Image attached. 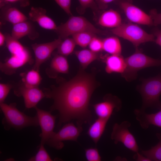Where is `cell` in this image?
Listing matches in <instances>:
<instances>
[{"label": "cell", "instance_id": "obj_14", "mask_svg": "<svg viewBox=\"0 0 161 161\" xmlns=\"http://www.w3.org/2000/svg\"><path fill=\"white\" fill-rule=\"evenodd\" d=\"M120 100L117 97L110 94L106 95L103 101L93 105L98 117L109 119L114 111H119L121 108Z\"/></svg>", "mask_w": 161, "mask_h": 161}, {"label": "cell", "instance_id": "obj_8", "mask_svg": "<svg viewBox=\"0 0 161 161\" xmlns=\"http://www.w3.org/2000/svg\"><path fill=\"white\" fill-rule=\"evenodd\" d=\"M131 125L128 121H124L120 124L114 123L111 138L115 144L121 143L126 148L135 153L138 152L139 148L135 137L129 130Z\"/></svg>", "mask_w": 161, "mask_h": 161}, {"label": "cell", "instance_id": "obj_27", "mask_svg": "<svg viewBox=\"0 0 161 161\" xmlns=\"http://www.w3.org/2000/svg\"><path fill=\"white\" fill-rule=\"evenodd\" d=\"M96 35L92 32L84 31L75 34L72 36L76 45L85 48L88 46L92 39Z\"/></svg>", "mask_w": 161, "mask_h": 161}, {"label": "cell", "instance_id": "obj_16", "mask_svg": "<svg viewBox=\"0 0 161 161\" xmlns=\"http://www.w3.org/2000/svg\"><path fill=\"white\" fill-rule=\"evenodd\" d=\"M137 120L143 129H148L153 125L161 128V108L158 112L148 114L141 109H136L134 112Z\"/></svg>", "mask_w": 161, "mask_h": 161}, {"label": "cell", "instance_id": "obj_30", "mask_svg": "<svg viewBox=\"0 0 161 161\" xmlns=\"http://www.w3.org/2000/svg\"><path fill=\"white\" fill-rule=\"evenodd\" d=\"M79 6L78 7V10L80 13H84L86 9L88 8H91L92 10H97L99 8L95 0H78Z\"/></svg>", "mask_w": 161, "mask_h": 161}, {"label": "cell", "instance_id": "obj_40", "mask_svg": "<svg viewBox=\"0 0 161 161\" xmlns=\"http://www.w3.org/2000/svg\"><path fill=\"white\" fill-rule=\"evenodd\" d=\"M5 35L1 32H0V46H2L5 42Z\"/></svg>", "mask_w": 161, "mask_h": 161}, {"label": "cell", "instance_id": "obj_29", "mask_svg": "<svg viewBox=\"0 0 161 161\" xmlns=\"http://www.w3.org/2000/svg\"><path fill=\"white\" fill-rule=\"evenodd\" d=\"M30 161H52L49 154L45 149L44 145L40 144L37 154L28 160Z\"/></svg>", "mask_w": 161, "mask_h": 161}, {"label": "cell", "instance_id": "obj_28", "mask_svg": "<svg viewBox=\"0 0 161 161\" xmlns=\"http://www.w3.org/2000/svg\"><path fill=\"white\" fill-rule=\"evenodd\" d=\"M64 39L57 49V53L66 56L73 52L76 44L72 37H67Z\"/></svg>", "mask_w": 161, "mask_h": 161}, {"label": "cell", "instance_id": "obj_39", "mask_svg": "<svg viewBox=\"0 0 161 161\" xmlns=\"http://www.w3.org/2000/svg\"><path fill=\"white\" fill-rule=\"evenodd\" d=\"M133 158L137 161H150L148 158L139 152L135 153L133 156Z\"/></svg>", "mask_w": 161, "mask_h": 161}, {"label": "cell", "instance_id": "obj_15", "mask_svg": "<svg viewBox=\"0 0 161 161\" xmlns=\"http://www.w3.org/2000/svg\"><path fill=\"white\" fill-rule=\"evenodd\" d=\"M46 10L40 7H31L28 13L29 19L37 22L42 28L55 31L57 29L55 21L47 15Z\"/></svg>", "mask_w": 161, "mask_h": 161}, {"label": "cell", "instance_id": "obj_3", "mask_svg": "<svg viewBox=\"0 0 161 161\" xmlns=\"http://www.w3.org/2000/svg\"><path fill=\"white\" fill-rule=\"evenodd\" d=\"M125 59L126 67L124 72L121 75L128 81L135 79L138 72L140 70L161 65V60L148 56L137 48L134 53Z\"/></svg>", "mask_w": 161, "mask_h": 161}, {"label": "cell", "instance_id": "obj_24", "mask_svg": "<svg viewBox=\"0 0 161 161\" xmlns=\"http://www.w3.org/2000/svg\"><path fill=\"white\" fill-rule=\"evenodd\" d=\"M21 82L24 85L28 87H37L40 84L42 78L39 71L32 69L20 74Z\"/></svg>", "mask_w": 161, "mask_h": 161}, {"label": "cell", "instance_id": "obj_36", "mask_svg": "<svg viewBox=\"0 0 161 161\" xmlns=\"http://www.w3.org/2000/svg\"><path fill=\"white\" fill-rule=\"evenodd\" d=\"M115 0H96V2L99 9H104L106 8L108 4Z\"/></svg>", "mask_w": 161, "mask_h": 161}, {"label": "cell", "instance_id": "obj_35", "mask_svg": "<svg viewBox=\"0 0 161 161\" xmlns=\"http://www.w3.org/2000/svg\"><path fill=\"white\" fill-rule=\"evenodd\" d=\"M149 15L153 21L154 25L161 24V13H158L156 9H154L150 11Z\"/></svg>", "mask_w": 161, "mask_h": 161}, {"label": "cell", "instance_id": "obj_5", "mask_svg": "<svg viewBox=\"0 0 161 161\" xmlns=\"http://www.w3.org/2000/svg\"><path fill=\"white\" fill-rule=\"evenodd\" d=\"M62 39L81 32H89L102 34L104 32L96 28L85 18L82 16H71L68 20L58 26L55 31Z\"/></svg>", "mask_w": 161, "mask_h": 161}, {"label": "cell", "instance_id": "obj_13", "mask_svg": "<svg viewBox=\"0 0 161 161\" xmlns=\"http://www.w3.org/2000/svg\"><path fill=\"white\" fill-rule=\"evenodd\" d=\"M14 93L17 96L23 97L25 106L27 109L34 108L41 100L46 97L43 90L38 87H27L21 82L14 89Z\"/></svg>", "mask_w": 161, "mask_h": 161}, {"label": "cell", "instance_id": "obj_34", "mask_svg": "<svg viewBox=\"0 0 161 161\" xmlns=\"http://www.w3.org/2000/svg\"><path fill=\"white\" fill-rule=\"evenodd\" d=\"M68 15H72L71 10L72 0H54Z\"/></svg>", "mask_w": 161, "mask_h": 161}, {"label": "cell", "instance_id": "obj_19", "mask_svg": "<svg viewBox=\"0 0 161 161\" xmlns=\"http://www.w3.org/2000/svg\"><path fill=\"white\" fill-rule=\"evenodd\" d=\"M11 35L17 40L25 36L33 40L38 38L39 34L32 24L27 21L13 25Z\"/></svg>", "mask_w": 161, "mask_h": 161}, {"label": "cell", "instance_id": "obj_23", "mask_svg": "<svg viewBox=\"0 0 161 161\" xmlns=\"http://www.w3.org/2000/svg\"><path fill=\"white\" fill-rule=\"evenodd\" d=\"M74 54L80 63L81 68L86 69L94 61L101 58L99 53L95 52L90 49H84L75 51Z\"/></svg>", "mask_w": 161, "mask_h": 161}, {"label": "cell", "instance_id": "obj_4", "mask_svg": "<svg viewBox=\"0 0 161 161\" xmlns=\"http://www.w3.org/2000/svg\"><path fill=\"white\" fill-rule=\"evenodd\" d=\"M143 104L141 109L145 110L148 107L161 108L160 97L161 95V76L143 79L139 87Z\"/></svg>", "mask_w": 161, "mask_h": 161}, {"label": "cell", "instance_id": "obj_37", "mask_svg": "<svg viewBox=\"0 0 161 161\" xmlns=\"http://www.w3.org/2000/svg\"><path fill=\"white\" fill-rule=\"evenodd\" d=\"M153 34L155 37L154 42L161 47V29H155Z\"/></svg>", "mask_w": 161, "mask_h": 161}, {"label": "cell", "instance_id": "obj_17", "mask_svg": "<svg viewBox=\"0 0 161 161\" xmlns=\"http://www.w3.org/2000/svg\"><path fill=\"white\" fill-rule=\"evenodd\" d=\"M66 56L58 54L52 59L49 66L46 69V72L51 78H56L59 74H67L69 66Z\"/></svg>", "mask_w": 161, "mask_h": 161}, {"label": "cell", "instance_id": "obj_38", "mask_svg": "<svg viewBox=\"0 0 161 161\" xmlns=\"http://www.w3.org/2000/svg\"><path fill=\"white\" fill-rule=\"evenodd\" d=\"M6 3H18L20 6L25 7L28 6L30 4V0H4Z\"/></svg>", "mask_w": 161, "mask_h": 161}, {"label": "cell", "instance_id": "obj_11", "mask_svg": "<svg viewBox=\"0 0 161 161\" xmlns=\"http://www.w3.org/2000/svg\"><path fill=\"white\" fill-rule=\"evenodd\" d=\"M62 41L61 39L58 38L50 42L32 44L35 56L33 69L39 71L41 66L50 58L52 52L57 49Z\"/></svg>", "mask_w": 161, "mask_h": 161}, {"label": "cell", "instance_id": "obj_21", "mask_svg": "<svg viewBox=\"0 0 161 161\" xmlns=\"http://www.w3.org/2000/svg\"><path fill=\"white\" fill-rule=\"evenodd\" d=\"M1 17L4 21L13 25L27 21L28 18L16 8L7 4L1 8Z\"/></svg>", "mask_w": 161, "mask_h": 161}, {"label": "cell", "instance_id": "obj_20", "mask_svg": "<svg viewBox=\"0 0 161 161\" xmlns=\"http://www.w3.org/2000/svg\"><path fill=\"white\" fill-rule=\"evenodd\" d=\"M121 16L115 10L110 9L104 11L99 16L98 23L100 26L111 29L120 25L122 23Z\"/></svg>", "mask_w": 161, "mask_h": 161}, {"label": "cell", "instance_id": "obj_2", "mask_svg": "<svg viewBox=\"0 0 161 161\" xmlns=\"http://www.w3.org/2000/svg\"><path fill=\"white\" fill-rule=\"evenodd\" d=\"M15 103L7 104L0 103L1 109L4 115L2 123L4 128L9 130L11 128L20 130L25 127L39 125L36 115L34 117L28 116L18 110Z\"/></svg>", "mask_w": 161, "mask_h": 161}, {"label": "cell", "instance_id": "obj_32", "mask_svg": "<svg viewBox=\"0 0 161 161\" xmlns=\"http://www.w3.org/2000/svg\"><path fill=\"white\" fill-rule=\"evenodd\" d=\"M89 49L96 53H99L103 50V41L97 36L93 37L89 45Z\"/></svg>", "mask_w": 161, "mask_h": 161}, {"label": "cell", "instance_id": "obj_31", "mask_svg": "<svg viewBox=\"0 0 161 161\" xmlns=\"http://www.w3.org/2000/svg\"><path fill=\"white\" fill-rule=\"evenodd\" d=\"M85 155L88 161H100L101 158L97 148H90L85 149Z\"/></svg>", "mask_w": 161, "mask_h": 161}, {"label": "cell", "instance_id": "obj_1", "mask_svg": "<svg viewBox=\"0 0 161 161\" xmlns=\"http://www.w3.org/2000/svg\"><path fill=\"white\" fill-rule=\"evenodd\" d=\"M80 68L78 74L68 81L58 80V84L44 88L46 97L53 100L50 112H59L58 126L76 120L77 124L90 123L92 115L89 108L90 99L98 85L94 74Z\"/></svg>", "mask_w": 161, "mask_h": 161}, {"label": "cell", "instance_id": "obj_9", "mask_svg": "<svg viewBox=\"0 0 161 161\" xmlns=\"http://www.w3.org/2000/svg\"><path fill=\"white\" fill-rule=\"evenodd\" d=\"M117 4L130 22L137 24L154 25L150 15L133 4L131 0H118Z\"/></svg>", "mask_w": 161, "mask_h": 161}, {"label": "cell", "instance_id": "obj_18", "mask_svg": "<svg viewBox=\"0 0 161 161\" xmlns=\"http://www.w3.org/2000/svg\"><path fill=\"white\" fill-rule=\"evenodd\" d=\"M105 63V70L108 74L117 73L122 74L126 67L125 59L121 55H109L102 57Z\"/></svg>", "mask_w": 161, "mask_h": 161}, {"label": "cell", "instance_id": "obj_22", "mask_svg": "<svg viewBox=\"0 0 161 161\" xmlns=\"http://www.w3.org/2000/svg\"><path fill=\"white\" fill-rule=\"evenodd\" d=\"M109 120L98 117L89 128L87 134L95 144L103 134Z\"/></svg>", "mask_w": 161, "mask_h": 161}, {"label": "cell", "instance_id": "obj_10", "mask_svg": "<svg viewBox=\"0 0 161 161\" xmlns=\"http://www.w3.org/2000/svg\"><path fill=\"white\" fill-rule=\"evenodd\" d=\"M33 62L30 52L26 48L20 52L11 54L10 57L4 62H1L0 69L4 74L10 75L25 64H32Z\"/></svg>", "mask_w": 161, "mask_h": 161}, {"label": "cell", "instance_id": "obj_7", "mask_svg": "<svg viewBox=\"0 0 161 161\" xmlns=\"http://www.w3.org/2000/svg\"><path fill=\"white\" fill-rule=\"evenodd\" d=\"M82 130V125L77 124L76 126L72 122L67 123L58 132H55L46 144L51 147L60 150L64 146L63 141H77Z\"/></svg>", "mask_w": 161, "mask_h": 161}, {"label": "cell", "instance_id": "obj_25", "mask_svg": "<svg viewBox=\"0 0 161 161\" xmlns=\"http://www.w3.org/2000/svg\"><path fill=\"white\" fill-rule=\"evenodd\" d=\"M103 50L109 55H121L122 46L119 38L111 36L102 40Z\"/></svg>", "mask_w": 161, "mask_h": 161}, {"label": "cell", "instance_id": "obj_12", "mask_svg": "<svg viewBox=\"0 0 161 161\" xmlns=\"http://www.w3.org/2000/svg\"><path fill=\"white\" fill-rule=\"evenodd\" d=\"M36 111L39 125L41 133V144L44 145L55 133L53 131L56 117L52 115L50 111H47L38 108H34Z\"/></svg>", "mask_w": 161, "mask_h": 161}, {"label": "cell", "instance_id": "obj_33", "mask_svg": "<svg viewBox=\"0 0 161 161\" xmlns=\"http://www.w3.org/2000/svg\"><path fill=\"white\" fill-rule=\"evenodd\" d=\"M13 86L9 83H0V103H4V100Z\"/></svg>", "mask_w": 161, "mask_h": 161}, {"label": "cell", "instance_id": "obj_26", "mask_svg": "<svg viewBox=\"0 0 161 161\" xmlns=\"http://www.w3.org/2000/svg\"><path fill=\"white\" fill-rule=\"evenodd\" d=\"M156 135L159 140L157 144L149 150L141 151V153L150 161H161V133H157Z\"/></svg>", "mask_w": 161, "mask_h": 161}, {"label": "cell", "instance_id": "obj_6", "mask_svg": "<svg viewBox=\"0 0 161 161\" xmlns=\"http://www.w3.org/2000/svg\"><path fill=\"white\" fill-rule=\"evenodd\" d=\"M110 31L117 36L130 42L136 48L142 44L155 41L153 34L148 33L134 23H122Z\"/></svg>", "mask_w": 161, "mask_h": 161}]
</instances>
